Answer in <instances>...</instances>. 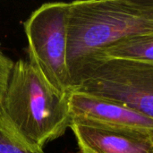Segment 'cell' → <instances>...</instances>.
Here are the masks:
<instances>
[{"label":"cell","instance_id":"1","mask_svg":"<svg viewBox=\"0 0 153 153\" xmlns=\"http://www.w3.org/2000/svg\"><path fill=\"white\" fill-rule=\"evenodd\" d=\"M70 94L54 88L29 61L13 64L0 103V131L30 152L45 145L70 128Z\"/></svg>","mask_w":153,"mask_h":153},{"label":"cell","instance_id":"2","mask_svg":"<svg viewBox=\"0 0 153 153\" xmlns=\"http://www.w3.org/2000/svg\"><path fill=\"white\" fill-rule=\"evenodd\" d=\"M69 4L67 67L71 82L82 66L105 48L153 34V0H77Z\"/></svg>","mask_w":153,"mask_h":153},{"label":"cell","instance_id":"3","mask_svg":"<svg viewBox=\"0 0 153 153\" xmlns=\"http://www.w3.org/2000/svg\"><path fill=\"white\" fill-rule=\"evenodd\" d=\"M72 91L109 100L153 119V65L121 59L85 64L72 81Z\"/></svg>","mask_w":153,"mask_h":153},{"label":"cell","instance_id":"4","mask_svg":"<svg viewBox=\"0 0 153 153\" xmlns=\"http://www.w3.org/2000/svg\"><path fill=\"white\" fill-rule=\"evenodd\" d=\"M69 9V3H46L23 23L29 63L54 88L65 94L72 92L67 67Z\"/></svg>","mask_w":153,"mask_h":153},{"label":"cell","instance_id":"5","mask_svg":"<svg viewBox=\"0 0 153 153\" xmlns=\"http://www.w3.org/2000/svg\"><path fill=\"white\" fill-rule=\"evenodd\" d=\"M80 153H153V132L109 127L73 120Z\"/></svg>","mask_w":153,"mask_h":153},{"label":"cell","instance_id":"6","mask_svg":"<svg viewBox=\"0 0 153 153\" xmlns=\"http://www.w3.org/2000/svg\"><path fill=\"white\" fill-rule=\"evenodd\" d=\"M69 108L72 121L153 132L152 118L109 100L72 91Z\"/></svg>","mask_w":153,"mask_h":153},{"label":"cell","instance_id":"7","mask_svg":"<svg viewBox=\"0 0 153 153\" xmlns=\"http://www.w3.org/2000/svg\"><path fill=\"white\" fill-rule=\"evenodd\" d=\"M97 59H121L153 65V34L134 37L112 45L87 63Z\"/></svg>","mask_w":153,"mask_h":153},{"label":"cell","instance_id":"8","mask_svg":"<svg viewBox=\"0 0 153 153\" xmlns=\"http://www.w3.org/2000/svg\"><path fill=\"white\" fill-rule=\"evenodd\" d=\"M13 62L0 50V103L7 87Z\"/></svg>","mask_w":153,"mask_h":153},{"label":"cell","instance_id":"9","mask_svg":"<svg viewBox=\"0 0 153 153\" xmlns=\"http://www.w3.org/2000/svg\"><path fill=\"white\" fill-rule=\"evenodd\" d=\"M0 153H45L43 152H30L14 143L0 131Z\"/></svg>","mask_w":153,"mask_h":153}]
</instances>
